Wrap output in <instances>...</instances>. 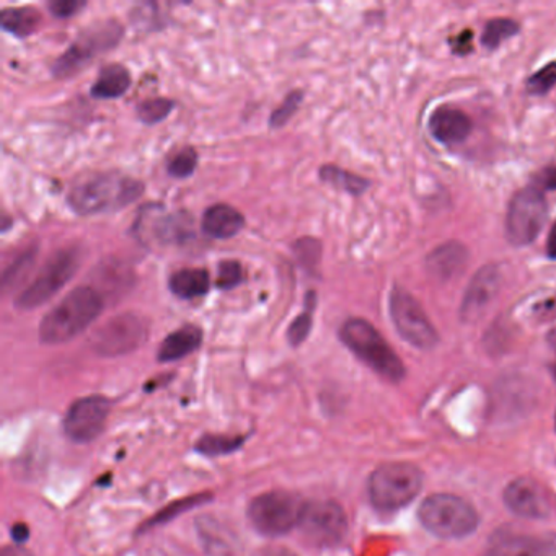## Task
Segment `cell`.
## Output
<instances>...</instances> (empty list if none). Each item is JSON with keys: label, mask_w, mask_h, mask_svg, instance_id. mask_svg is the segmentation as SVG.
<instances>
[{"label": "cell", "mask_w": 556, "mask_h": 556, "mask_svg": "<svg viewBox=\"0 0 556 556\" xmlns=\"http://www.w3.org/2000/svg\"><path fill=\"white\" fill-rule=\"evenodd\" d=\"M144 185L119 172H93L71 188L67 203L80 216L119 211L135 203Z\"/></svg>", "instance_id": "1"}, {"label": "cell", "mask_w": 556, "mask_h": 556, "mask_svg": "<svg viewBox=\"0 0 556 556\" xmlns=\"http://www.w3.org/2000/svg\"><path fill=\"white\" fill-rule=\"evenodd\" d=\"M302 99H304V93L302 90H294V92L289 93L286 97L285 102L281 103V106L275 110L269 116V128L279 129L295 115L299 106H301Z\"/></svg>", "instance_id": "31"}, {"label": "cell", "mask_w": 556, "mask_h": 556, "mask_svg": "<svg viewBox=\"0 0 556 556\" xmlns=\"http://www.w3.org/2000/svg\"><path fill=\"white\" fill-rule=\"evenodd\" d=\"M243 444V438H229V435H204L198 442L197 448L206 455H223L236 451Z\"/></svg>", "instance_id": "28"}, {"label": "cell", "mask_w": 556, "mask_h": 556, "mask_svg": "<svg viewBox=\"0 0 556 556\" xmlns=\"http://www.w3.org/2000/svg\"><path fill=\"white\" fill-rule=\"evenodd\" d=\"M131 86V74L122 64H110L100 71L90 96L97 100H113L123 97Z\"/></svg>", "instance_id": "21"}, {"label": "cell", "mask_w": 556, "mask_h": 556, "mask_svg": "<svg viewBox=\"0 0 556 556\" xmlns=\"http://www.w3.org/2000/svg\"><path fill=\"white\" fill-rule=\"evenodd\" d=\"M170 291L184 301L201 298L210 292V273L203 268H185L172 276Z\"/></svg>", "instance_id": "22"}, {"label": "cell", "mask_w": 556, "mask_h": 556, "mask_svg": "<svg viewBox=\"0 0 556 556\" xmlns=\"http://www.w3.org/2000/svg\"><path fill=\"white\" fill-rule=\"evenodd\" d=\"M426 262H428L429 273L434 278L448 281L464 271L468 262V252L462 243L447 242L432 250Z\"/></svg>", "instance_id": "18"}, {"label": "cell", "mask_w": 556, "mask_h": 556, "mask_svg": "<svg viewBox=\"0 0 556 556\" xmlns=\"http://www.w3.org/2000/svg\"><path fill=\"white\" fill-rule=\"evenodd\" d=\"M501 273L497 265H484L468 285L462 302V318L467 321L477 320L484 308L493 302L500 292Z\"/></svg>", "instance_id": "15"}, {"label": "cell", "mask_w": 556, "mask_h": 556, "mask_svg": "<svg viewBox=\"0 0 556 556\" xmlns=\"http://www.w3.org/2000/svg\"><path fill=\"white\" fill-rule=\"evenodd\" d=\"M486 556H556V535H503Z\"/></svg>", "instance_id": "17"}, {"label": "cell", "mask_w": 556, "mask_h": 556, "mask_svg": "<svg viewBox=\"0 0 556 556\" xmlns=\"http://www.w3.org/2000/svg\"><path fill=\"white\" fill-rule=\"evenodd\" d=\"M0 24L8 34L17 38H27L40 27L41 15L34 8L5 9L0 15Z\"/></svg>", "instance_id": "23"}, {"label": "cell", "mask_w": 556, "mask_h": 556, "mask_svg": "<svg viewBox=\"0 0 556 556\" xmlns=\"http://www.w3.org/2000/svg\"><path fill=\"white\" fill-rule=\"evenodd\" d=\"M243 281V268L237 260L220 262L217 286L220 289H233Z\"/></svg>", "instance_id": "33"}, {"label": "cell", "mask_w": 556, "mask_h": 556, "mask_svg": "<svg viewBox=\"0 0 556 556\" xmlns=\"http://www.w3.org/2000/svg\"><path fill=\"white\" fill-rule=\"evenodd\" d=\"M533 187L539 188L540 191L556 190V167L545 168V170L535 175Z\"/></svg>", "instance_id": "37"}, {"label": "cell", "mask_w": 556, "mask_h": 556, "mask_svg": "<svg viewBox=\"0 0 556 556\" xmlns=\"http://www.w3.org/2000/svg\"><path fill=\"white\" fill-rule=\"evenodd\" d=\"M431 135L445 146H455L464 142L471 135L473 123L470 116L454 106H441L435 110L429 119Z\"/></svg>", "instance_id": "16"}, {"label": "cell", "mask_w": 556, "mask_h": 556, "mask_svg": "<svg viewBox=\"0 0 556 556\" xmlns=\"http://www.w3.org/2000/svg\"><path fill=\"white\" fill-rule=\"evenodd\" d=\"M556 86V63H548L527 80V90L532 96H546Z\"/></svg>", "instance_id": "32"}, {"label": "cell", "mask_w": 556, "mask_h": 556, "mask_svg": "<svg viewBox=\"0 0 556 556\" xmlns=\"http://www.w3.org/2000/svg\"><path fill=\"white\" fill-rule=\"evenodd\" d=\"M299 494L289 491H269L260 494L249 506V519L260 533L266 536H281L301 523L305 509Z\"/></svg>", "instance_id": "6"}, {"label": "cell", "mask_w": 556, "mask_h": 556, "mask_svg": "<svg viewBox=\"0 0 556 556\" xmlns=\"http://www.w3.org/2000/svg\"><path fill=\"white\" fill-rule=\"evenodd\" d=\"M203 343V330L197 325H185L168 334L159 348L157 359L161 363H174L184 359Z\"/></svg>", "instance_id": "20"}, {"label": "cell", "mask_w": 556, "mask_h": 556, "mask_svg": "<svg viewBox=\"0 0 556 556\" xmlns=\"http://www.w3.org/2000/svg\"><path fill=\"white\" fill-rule=\"evenodd\" d=\"M0 556H34V553L30 549L24 548V546L11 545L5 546Z\"/></svg>", "instance_id": "40"}, {"label": "cell", "mask_w": 556, "mask_h": 556, "mask_svg": "<svg viewBox=\"0 0 556 556\" xmlns=\"http://www.w3.org/2000/svg\"><path fill=\"white\" fill-rule=\"evenodd\" d=\"M390 317L400 337L418 350H431L439 337L419 302L405 289L395 286L390 292Z\"/></svg>", "instance_id": "10"}, {"label": "cell", "mask_w": 556, "mask_h": 556, "mask_svg": "<svg viewBox=\"0 0 556 556\" xmlns=\"http://www.w3.org/2000/svg\"><path fill=\"white\" fill-rule=\"evenodd\" d=\"M102 294L90 286L71 291L54 305L40 324V340L45 344H63L79 337L102 314Z\"/></svg>", "instance_id": "2"}, {"label": "cell", "mask_w": 556, "mask_h": 556, "mask_svg": "<svg viewBox=\"0 0 556 556\" xmlns=\"http://www.w3.org/2000/svg\"><path fill=\"white\" fill-rule=\"evenodd\" d=\"M484 556H486V555H484Z\"/></svg>", "instance_id": "43"}, {"label": "cell", "mask_w": 556, "mask_h": 556, "mask_svg": "<svg viewBox=\"0 0 556 556\" xmlns=\"http://www.w3.org/2000/svg\"><path fill=\"white\" fill-rule=\"evenodd\" d=\"M245 226V217L229 204H214L203 216V232L211 239H232Z\"/></svg>", "instance_id": "19"}, {"label": "cell", "mask_w": 556, "mask_h": 556, "mask_svg": "<svg viewBox=\"0 0 556 556\" xmlns=\"http://www.w3.org/2000/svg\"><path fill=\"white\" fill-rule=\"evenodd\" d=\"M320 178L325 184L331 185L338 190L346 191L353 197H359L370 187V181L366 178L351 174V172L343 170V168L334 167V165H324L320 168Z\"/></svg>", "instance_id": "24"}, {"label": "cell", "mask_w": 556, "mask_h": 556, "mask_svg": "<svg viewBox=\"0 0 556 556\" xmlns=\"http://www.w3.org/2000/svg\"><path fill=\"white\" fill-rule=\"evenodd\" d=\"M110 412L112 402L106 396L92 395L77 400L64 418V432L77 444L96 441L105 429Z\"/></svg>", "instance_id": "13"}, {"label": "cell", "mask_w": 556, "mask_h": 556, "mask_svg": "<svg viewBox=\"0 0 556 556\" xmlns=\"http://www.w3.org/2000/svg\"><path fill=\"white\" fill-rule=\"evenodd\" d=\"M198 154L193 148H185L184 151L178 152L174 155L170 162H168V174L178 180L191 177L197 170Z\"/></svg>", "instance_id": "30"}, {"label": "cell", "mask_w": 556, "mask_h": 556, "mask_svg": "<svg viewBox=\"0 0 556 556\" xmlns=\"http://www.w3.org/2000/svg\"><path fill=\"white\" fill-rule=\"evenodd\" d=\"M175 103L168 99H149L144 102L139 103L138 106V118L141 119L144 125H157V123L164 122L172 112H174Z\"/></svg>", "instance_id": "27"}, {"label": "cell", "mask_w": 556, "mask_h": 556, "mask_svg": "<svg viewBox=\"0 0 556 556\" xmlns=\"http://www.w3.org/2000/svg\"><path fill=\"white\" fill-rule=\"evenodd\" d=\"M519 24L510 21V18H494V21L488 22L486 27H484L483 35H481V45L486 50H496L504 41L519 34Z\"/></svg>", "instance_id": "25"}, {"label": "cell", "mask_w": 556, "mask_h": 556, "mask_svg": "<svg viewBox=\"0 0 556 556\" xmlns=\"http://www.w3.org/2000/svg\"><path fill=\"white\" fill-rule=\"evenodd\" d=\"M255 556H298L285 546H266V548L258 549Z\"/></svg>", "instance_id": "38"}, {"label": "cell", "mask_w": 556, "mask_h": 556, "mask_svg": "<svg viewBox=\"0 0 556 556\" xmlns=\"http://www.w3.org/2000/svg\"><path fill=\"white\" fill-rule=\"evenodd\" d=\"M422 526L442 539H462L478 526V513L468 501L455 494H432L419 507Z\"/></svg>", "instance_id": "4"}, {"label": "cell", "mask_w": 556, "mask_h": 556, "mask_svg": "<svg viewBox=\"0 0 556 556\" xmlns=\"http://www.w3.org/2000/svg\"><path fill=\"white\" fill-rule=\"evenodd\" d=\"M86 5V2H77V0H54L48 4V9L54 17L71 18L79 14Z\"/></svg>", "instance_id": "35"}, {"label": "cell", "mask_w": 556, "mask_h": 556, "mask_svg": "<svg viewBox=\"0 0 556 556\" xmlns=\"http://www.w3.org/2000/svg\"><path fill=\"white\" fill-rule=\"evenodd\" d=\"M12 536L15 542H25L28 539V527L27 526H15L12 527Z\"/></svg>", "instance_id": "41"}, {"label": "cell", "mask_w": 556, "mask_h": 556, "mask_svg": "<svg viewBox=\"0 0 556 556\" xmlns=\"http://www.w3.org/2000/svg\"><path fill=\"white\" fill-rule=\"evenodd\" d=\"M504 501L514 514L527 519H542L552 509L545 491L530 478H517L507 484Z\"/></svg>", "instance_id": "14"}, {"label": "cell", "mask_w": 556, "mask_h": 556, "mask_svg": "<svg viewBox=\"0 0 556 556\" xmlns=\"http://www.w3.org/2000/svg\"><path fill=\"white\" fill-rule=\"evenodd\" d=\"M448 45H451L452 51L455 54L464 56V54H468L473 50V34H471V30L460 31L457 37H452L448 40Z\"/></svg>", "instance_id": "36"}, {"label": "cell", "mask_w": 556, "mask_h": 556, "mask_svg": "<svg viewBox=\"0 0 556 556\" xmlns=\"http://www.w3.org/2000/svg\"><path fill=\"white\" fill-rule=\"evenodd\" d=\"M555 379H556V367H555Z\"/></svg>", "instance_id": "42"}, {"label": "cell", "mask_w": 556, "mask_h": 556, "mask_svg": "<svg viewBox=\"0 0 556 556\" xmlns=\"http://www.w3.org/2000/svg\"><path fill=\"white\" fill-rule=\"evenodd\" d=\"M295 255L302 266H307L308 271H314L315 266L320 263L321 247L317 240L304 239L295 243Z\"/></svg>", "instance_id": "34"}, {"label": "cell", "mask_w": 556, "mask_h": 556, "mask_svg": "<svg viewBox=\"0 0 556 556\" xmlns=\"http://www.w3.org/2000/svg\"><path fill=\"white\" fill-rule=\"evenodd\" d=\"M340 338L354 356L359 357L379 376L386 377L392 382H399L405 376V366H403L402 359L383 340L377 328L364 318H350L344 321L340 330Z\"/></svg>", "instance_id": "3"}, {"label": "cell", "mask_w": 556, "mask_h": 556, "mask_svg": "<svg viewBox=\"0 0 556 556\" xmlns=\"http://www.w3.org/2000/svg\"><path fill=\"white\" fill-rule=\"evenodd\" d=\"M35 255H37V249H30L11 263V266L5 269L4 278H2L4 289H11L12 286L17 285L18 281L25 278V275L30 271L31 265H34Z\"/></svg>", "instance_id": "29"}, {"label": "cell", "mask_w": 556, "mask_h": 556, "mask_svg": "<svg viewBox=\"0 0 556 556\" xmlns=\"http://www.w3.org/2000/svg\"><path fill=\"white\" fill-rule=\"evenodd\" d=\"M79 266V249H63L54 253L41 268L37 279L18 295L15 305L22 311H34L47 304L76 276Z\"/></svg>", "instance_id": "7"}, {"label": "cell", "mask_w": 556, "mask_h": 556, "mask_svg": "<svg viewBox=\"0 0 556 556\" xmlns=\"http://www.w3.org/2000/svg\"><path fill=\"white\" fill-rule=\"evenodd\" d=\"M148 338L144 321L135 314H123L96 331L92 346L100 356H123L138 350Z\"/></svg>", "instance_id": "12"}, {"label": "cell", "mask_w": 556, "mask_h": 556, "mask_svg": "<svg viewBox=\"0 0 556 556\" xmlns=\"http://www.w3.org/2000/svg\"><path fill=\"white\" fill-rule=\"evenodd\" d=\"M315 305H317V294L314 291L307 292L304 312L289 327L288 340L292 346H301L307 340L312 330V320H314Z\"/></svg>", "instance_id": "26"}, {"label": "cell", "mask_w": 556, "mask_h": 556, "mask_svg": "<svg viewBox=\"0 0 556 556\" xmlns=\"http://www.w3.org/2000/svg\"><path fill=\"white\" fill-rule=\"evenodd\" d=\"M122 37V25L116 24V22H103V24L93 25V27L90 25L71 45L70 50L54 63V76L60 77V79L76 76L103 51L115 48Z\"/></svg>", "instance_id": "8"}, {"label": "cell", "mask_w": 556, "mask_h": 556, "mask_svg": "<svg viewBox=\"0 0 556 556\" xmlns=\"http://www.w3.org/2000/svg\"><path fill=\"white\" fill-rule=\"evenodd\" d=\"M422 473L412 464H386L369 478V497L377 509H400L418 496Z\"/></svg>", "instance_id": "5"}, {"label": "cell", "mask_w": 556, "mask_h": 556, "mask_svg": "<svg viewBox=\"0 0 556 556\" xmlns=\"http://www.w3.org/2000/svg\"><path fill=\"white\" fill-rule=\"evenodd\" d=\"M299 530L308 543L331 546L340 543L348 532V517L343 507L333 501L305 504Z\"/></svg>", "instance_id": "11"}, {"label": "cell", "mask_w": 556, "mask_h": 556, "mask_svg": "<svg viewBox=\"0 0 556 556\" xmlns=\"http://www.w3.org/2000/svg\"><path fill=\"white\" fill-rule=\"evenodd\" d=\"M548 217L543 191L536 187H526L517 191L510 200L506 217V233L514 247H526L542 232Z\"/></svg>", "instance_id": "9"}, {"label": "cell", "mask_w": 556, "mask_h": 556, "mask_svg": "<svg viewBox=\"0 0 556 556\" xmlns=\"http://www.w3.org/2000/svg\"><path fill=\"white\" fill-rule=\"evenodd\" d=\"M546 255L549 260H556V223L553 224L548 239H546Z\"/></svg>", "instance_id": "39"}]
</instances>
